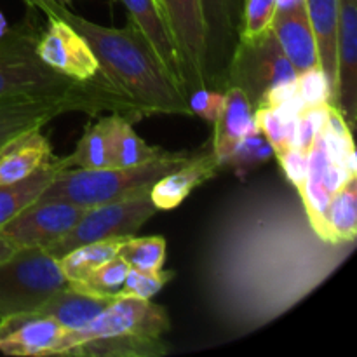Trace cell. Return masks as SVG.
Listing matches in <instances>:
<instances>
[{"label": "cell", "instance_id": "obj_1", "mask_svg": "<svg viewBox=\"0 0 357 357\" xmlns=\"http://www.w3.org/2000/svg\"><path fill=\"white\" fill-rule=\"evenodd\" d=\"M28 7L61 17L72 24L89 44L100 63V70L143 115H192L187 94L167 72L145 35L129 20L124 28L93 23L54 0H24Z\"/></svg>", "mask_w": 357, "mask_h": 357}, {"label": "cell", "instance_id": "obj_2", "mask_svg": "<svg viewBox=\"0 0 357 357\" xmlns=\"http://www.w3.org/2000/svg\"><path fill=\"white\" fill-rule=\"evenodd\" d=\"M197 152H164L162 155L129 167H103V169H80L68 167L61 171L37 201H68L72 204L91 208L146 194L150 188L173 173L178 167L190 162Z\"/></svg>", "mask_w": 357, "mask_h": 357}, {"label": "cell", "instance_id": "obj_3", "mask_svg": "<svg viewBox=\"0 0 357 357\" xmlns=\"http://www.w3.org/2000/svg\"><path fill=\"white\" fill-rule=\"evenodd\" d=\"M100 115L121 114L126 119L139 117L131 101L103 75L86 89L44 96H10L0 100V153L17 139L42 131L56 117L65 114Z\"/></svg>", "mask_w": 357, "mask_h": 357}, {"label": "cell", "instance_id": "obj_4", "mask_svg": "<svg viewBox=\"0 0 357 357\" xmlns=\"http://www.w3.org/2000/svg\"><path fill=\"white\" fill-rule=\"evenodd\" d=\"M33 9L16 26L0 37V100L10 96H44L86 89L94 80H75L45 65L37 54V42L44 28L37 24Z\"/></svg>", "mask_w": 357, "mask_h": 357}, {"label": "cell", "instance_id": "obj_5", "mask_svg": "<svg viewBox=\"0 0 357 357\" xmlns=\"http://www.w3.org/2000/svg\"><path fill=\"white\" fill-rule=\"evenodd\" d=\"M70 286L59 260L45 248H17L0 261V317L33 312L52 293Z\"/></svg>", "mask_w": 357, "mask_h": 357}, {"label": "cell", "instance_id": "obj_6", "mask_svg": "<svg viewBox=\"0 0 357 357\" xmlns=\"http://www.w3.org/2000/svg\"><path fill=\"white\" fill-rule=\"evenodd\" d=\"M296 79L298 73L281 51L272 30L255 40H237L229 66V87H239L255 110L267 107L275 91L295 84Z\"/></svg>", "mask_w": 357, "mask_h": 357}, {"label": "cell", "instance_id": "obj_7", "mask_svg": "<svg viewBox=\"0 0 357 357\" xmlns=\"http://www.w3.org/2000/svg\"><path fill=\"white\" fill-rule=\"evenodd\" d=\"M169 316L166 309L150 300L115 298L100 316L94 317L86 328L65 331L51 356H66L77 345L89 340L117 337H150L162 338L169 330Z\"/></svg>", "mask_w": 357, "mask_h": 357}, {"label": "cell", "instance_id": "obj_8", "mask_svg": "<svg viewBox=\"0 0 357 357\" xmlns=\"http://www.w3.org/2000/svg\"><path fill=\"white\" fill-rule=\"evenodd\" d=\"M157 211L159 209L150 199V192L122 201L91 206L61 239L45 250L59 260L82 244L115 237H132Z\"/></svg>", "mask_w": 357, "mask_h": 357}, {"label": "cell", "instance_id": "obj_9", "mask_svg": "<svg viewBox=\"0 0 357 357\" xmlns=\"http://www.w3.org/2000/svg\"><path fill=\"white\" fill-rule=\"evenodd\" d=\"M206 35L204 84L213 89L229 87V66L239 40L243 0H201Z\"/></svg>", "mask_w": 357, "mask_h": 357}, {"label": "cell", "instance_id": "obj_10", "mask_svg": "<svg viewBox=\"0 0 357 357\" xmlns=\"http://www.w3.org/2000/svg\"><path fill=\"white\" fill-rule=\"evenodd\" d=\"M162 9L176 44L185 94L206 86V35L201 0H162Z\"/></svg>", "mask_w": 357, "mask_h": 357}, {"label": "cell", "instance_id": "obj_11", "mask_svg": "<svg viewBox=\"0 0 357 357\" xmlns=\"http://www.w3.org/2000/svg\"><path fill=\"white\" fill-rule=\"evenodd\" d=\"M86 209L68 201H35L0 230L16 248H47L61 239Z\"/></svg>", "mask_w": 357, "mask_h": 357}, {"label": "cell", "instance_id": "obj_12", "mask_svg": "<svg viewBox=\"0 0 357 357\" xmlns=\"http://www.w3.org/2000/svg\"><path fill=\"white\" fill-rule=\"evenodd\" d=\"M37 54L45 65L70 79L86 82L103 73L86 38L61 17L47 16V26L37 42Z\"/></svg>", "mask_w": 357, "mask_h": 357}, {"label": "cell", "instance_id": "obj_13", "mask_svg": "<svg viewBox=\"0 0 357 357\" xmlns=\"http://www.w3.org/2000/svg\"><path fill=\"white\" fill-rule=\"evenodd\" d=\"M335 108L354 129L357 117V0H340Z\"/></svg>", "mask_w": 357, "mask_h": 357}, {"label": "cell", "instance_id": "obj_14", "mask_svg": "<svg viewBox=\"0 0 357 357\" xmlns=\"http://www.w3.org/2000/svg\"><path fill=\"white\" fill-rule=\"evenodd\" d=\"M65 330L37 312L0 317V352L17 357H49Z\"/></svg>", "mask_w": 357, "mask_h": 357}, {"label": "cell", "instance_id": "obj_15", "mask_svg": "<svg viewBox=\"0 0 357 357\" xmlns=\"http://www.w3.org/2000/svg\"><path fill=\"white\" fill-rule=\"evenodd\" d=\"M220 169V162L211 149V142L206 149L197 150L194 159L173 173L160 178L150 188V199L157 209H174L204 181L215 176Z\"/></svg>", "mask_w": 357, "mask_h": 357}, {"label": "cell", "instance_id": "obj_16", "mask_svg": "<svg viewBox=\"0 0 357 357\" xmlns=\"http://www.w3.org/2000/svg\"><path fill=\"white\" fill-rule=\"evenodd\" d=\"M121 2L128 9L129 20L142 30L167 72L181 86V68L176 44H174L173 33H171L166 14H164L159 0H121Z\"/></svg>", "mask_w": 357, "mask_h": 357}, {"label": "cell", "instance_id": "obj_17", "mask_svg": "<svg viewBox=\"0 0 357 357\" xmlns=\"http://www.w3.org/2000/svg\"><path fill=\"white\" fill-rule=\"evenodd\" d=\"M257 129L255 108L246 94L236 86L227 87L225 107L218 121L215 122V136L211 139L213 153L218 159L220 167H223L237 143Z\"/></svg>", "mask_w": 357, "mask_h": 357}, {"label": "cell", "instance_id": "obj_18", "mask_svg": "<svg viewBox=\"0 0 357 357\" xmlns=\"http://www.w3.org/2000/svg\"><path fill=\"white\" fill-rule=\"evenodd\" d=\"M115 298L89 295L75 289L73 286L52 293L33 312L51 317L65 331H75L86 328L96 316H100Z\"/></svg>", "mask_w": 357, "mask_h": 357}, {"label": "cell", "instance_id": "obj_19", "mask_svg": "<svg viewBox=\"0 0 357 357\" xmlns=\"http://www.w3.org/2000/svg\"><path fill=\"white\" fill-rule=\"evenodd\" d=\"M307 17L317 42L319 66L330 86V105L337 94V38L340 0H305Z\"/></svg>", "mask_w": 357, "mask_h": 357}, {"label": "cell", "instance_id": "obj_20", "mask_svg": "<svg viewBox=\"0 0 357 357\" xmlns=\"http://www.w3.org/2000/svg\"><path fill=\"white\" fill-rule=\"evenodd\" d=\"M272 31L278 38L279 47L289 59L296 73L319 66L317 42L305 9L289 14H275L272 21Z\"/></svg>", "mask_w": 357, "mask_h": 357}, {"label": "cell", "instance_id": "obj_21", "mask_svg": "<svg viewBox=\"0 0 357 357\" xmlns=\"http://www.w3.org/2000/svg\"><path fill=\"white\" fill-rule=\"evenodd\" d=\"M330 160V152H328L326 142H324V136L321 132L309 150V169H307V176L300 195H302V201L305 204L307 215H309L314 230L321 239L328 241V243H330V230H328L326 223V209L331 195L324 188L323 174Z\"/></svg>", "mask_w": 357, "mask_h": 357}, {"label": "cell", "instance_id": "obj_22", "mask_svg": "<svg viewBox=\"0 0 357 357\" xmlns=\"http://www.w3.org/2000/svg\"><path fill=\"white\" fill-rule=\"evenodd\" d=\"M68 167H72L68 155L52 157L40 169H37L24 180L16 181V183L0 185V229L7 225L26 206L37 201L38 195L45 190V187L61 171L68 169Z\"/></svg>", "mask_w": 357, "mask_h": 357}, {"label": "cell", "instance_id": "obj_23", "mask_svg": "<svg viewBox=\"0 0 357 357\" xmlns=\"http://www.w3.org/2000/svg\"><path fill=\"white\" fill-rule=\"evenodd\" d=\"M52 157L51 143L42 131L30 132L0 153V185L24 180Z\"/></svg>", "mask_w": 357, "mask_h": 357}, {"label": "cell", "instance_id": "obj_24", "mask_svg": "<svg viewBox=\"0 0 357 357\" xmlns=\"http://www.w3.org/2000/svg\"><path fill=\"white\" fill-rule=\"evenodd\" d=\"M119 114H108L96 119L84 129L82 138L75 150L68 155L72 167L80 169H103L112 166V139H114L115 117Z\"/></svg>", "mask_w": 357, "mask_h": 357}, {"label": "cell", "instance_id": "obj_25", "mask_svg": "<svg viewBox=\"0 0 357 357\" xmlns=\"http://www.w3.org/2000/svg\"><path fill=\"white\" fill-rule=\"evenodd\" d=\"M162 338L117 337L89 340L77 345L66 356L80 357H157L166 354Z\"/></svg>", "mask_w": 357, "mask_h": 357}, {"label": "cell", "instance_id": "obj_26", "mask_svg": "<svg viewBox=\"0 0 357 357\" xmlns=\"http://www.w3.org/2000/svg\"><path fill=\"white\" fill-rule=\"evenodd\" d=\"M330 243H351L357 234V174H352L330 199L326 209Z\"/></svg>", "mask_w": 357, "mask_h": 357}, {"label": "cell", "instance_id": "obj_27", "mask_svg": "<svg viewBox=\"0 0 357 357\" xmlns=\"http://www.w3.org/2000/svg\"><path fill=\"white\" fill-rule=\"evenodd\" d=\"M129 237H115V239L98 241V243L82 244L75 250L68 251L59 258V267L68 282H79L108 260L117 257L121 244Z\"/></svg>", "mask_w": 357, "mask_h": 357}, {"label": "cell", "instance_id": "obj_28", "mask_svg": "<svg viewBox=\"0 0 357 357\" xmlns=\"http://www.w3.org/2000/svg\"><path fill=\"white\" fill-rule=\"evenodd\" d=\"M166 150L159 146H150L136 135L131 121L119 114L115 117L114 139H112V166L129 167L149 162L155 157L162 155Z\"/></svg>", "mask_w": 357, "mask_h": 357}, {"label": "cell", "instance_id": "obj_29", "mask_svg": "<svg viewBox=\"0 0 357 357\" xmlns=\"http://www.w3.org/2000/svg\"><path fill=\"white\" fill-rule=\"evenodd\" d=\"M117 257L129 265L146 272L162 271L166 261V239L159 236L129 237L121 244Z\"/></svg>", "mask_w": 357, "mask_h": 357}, {"label": "cell", "instance_id": "obj_30", "mask_svg": "<svg viewBox=\"0 0 357 357\" xmlns=\"http://www.w3.org/2000/svg\"><path fill=\"white\" fill-rule=\"evenodd\" d=\"M128 272L129 265L119 257H115L108 260L107 264L101 265V267H98L96 271L91 272L82 281L70 282V286H73L79 291L89 293V295L119 298Z\"/></svg>", "mask_w": 357, "mask_h": 357}, {"label": "cell", "instance_id": "obj_31", "mask_svg": "<svg viewBox=\"0 0 357 357\" xmlns=\"http://www.w3.org/2000/svg\"><path fill=\"white\" fill-rule=\"evenodd\" d=\"M255 122H257L258 131L272 145L275 157L291 149L293 139H295L296 119L286 121L275 108L260 107L255 110Z\"/></svg>", "mask_w": 357, "mask_h": 357}, {"label": "cell", "instance_id": "obj_32", "mask_svg": "<svg viewBox=\"0 0 357 357\" xmlns=\"http://www.w3.org/2000/svg\"><path fill=\"white\" fill-rule=\"evenodd\" d=\"M272 157H274V149L267 142V138L257 129L237 143L223 166L234 167L237 173L244 174L251 169H257L258 166L265 164Z\"/></svg>", "mask_w": 357, "mask_h": 357}, {"label": "cell", "instance_id": "obj_33", "mask_svg": "<svg viewBox=\"0 0 357 357\" xmlns=\"http://www.w3.org/2000/svg\"><path fill=\"white\" fill-rule=\"evenodd\" d=\"M275 0H243L239 40H255L272 30Z\"/></svg>", "mask_w": 357, "mask_h": 357}, {"label": "cell", "instance_id": "obj_34", "mask_svg": "<svg viewBox=\"0 0 357 357\" xmlns=\"http://www.w3.org/2000/svg\"><path fill=\"white\" fill-rule=\"evenodd\" d=\"M174 278V272L159 271L146 272L138 268H129L126 275L124 286L119 296L124 298H138V300H152L159 291H162L164 286Z\"/></svg>", "mask_w": 357, "mask_h": 357}, {"label": "cell", "instance_id": "obj_35", "mask_svg": "<svg viewBox=\"0 0 357 357\" xmlns=\"http://www.w3.org/2000/svg\"><path fill=\"white\" fill-rule=\"evenodd\" d=\"M187 101L192 115L201 117L208 124H215L222 115L223 107H225L227 89H213V87L202 86L188 93Z\"/></svg>", "mask_w": 357, "mask_h": 357}, {"label": "cell", "instance_id": "obj_36", "mask_svg": "<svg viewBox=\"0 0 357 357\" xmlns=\"http://www.w3.org/2000/svg\"><path fill=\"white\" fill-rule=\"evenodd\" d=\"M296 86H298V98L303 108L330 103V86L319 66L298 73Z\"/></svg>", "mask_w": 357, "mask_h": 357}, {"label": "cell", "instance_id": "obj_37", "mask_svg": "<svg viewBox=\"0 0 357 357\" xmlns=\"http://www.w3.org/2000/svg\"><path fill=\"white\" fill-rule=\"evenodd\" d=\"M278 160L281 162L282 169H284L286 178L298 188V192L302 190L303 181H305L307 176V169H309V152L291 146L284 153L278 155Z\"/></svg>", "mask_w": 357, "mask_h": 357}, {"label": "cell", "instance_id": "obj_38", "mask_svg": "<svg viewBox=\"0 0 357 357\" xmlns=\"http://www.w3.org/2000/svg\"><path fill=\"white\" fill-rule=\"evenodd\" d=\"M305 9V0H275V14H289Z\"/></svg>", "mask_w": 357, "mask_h": 357}, {"label": "cell", "instance_id": "obj_39", "mask_svg": "<svg viewBox=\"0 0 357 357\" xmlns=\"http://www.w3.org/2000/svg\"><path fill=\"white\" fill-rule=\"evenodd\" d=\"M16 250L17 248L14 246L13 241H10L7 236H3V232L0 230V261L6 260V258H9Z\"/></svg>", "mask_w": 357, "mask_h": 357}, {"label": "cell", "instance_id": "obj_40", "mask_svg": "<svg viewBox=\"0 0 357 357\" xmlns=\"http://www.w3.org/2000/svg\"><path fill=\"white\" fill-rule=\"evenodd\" d=\"M7 30H9V24H7V20H6V16H3V14H2V10H0V37H2V35L6 33Z\"/></svg>", "mask_w": 357, "mask_h": 357}, {"label": "cell", "instance_id": "obj_41", "mask_svg": "<svg viewBox=\"0 0 357 357\" xmlns=\"http://www.w3.org/2000/svg\"><path fill=\"white\" fill-rule=\"evenodd\" d=\"M54 2L61 3V6H70V3H72L73 0H54Z\"/></svg>", "mask_w": 357, "mask_h": 357}, {"label": "cell", "instance_id": "obj_42", "mask_svg": "<svg viewBox=\"0 0 357 357\" xmlns=\"http://www.w3.org/2000/svg\"><path fill=\"white\" fill-rule=\"evenodd\" d=\"M159 2H160V6H162V0H159Z\"/></svg>", "mask_w": 357, "mask_h": 357}]
</instances>
